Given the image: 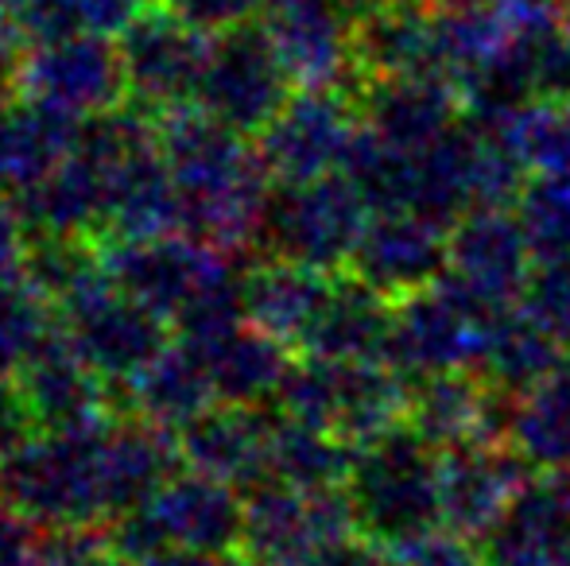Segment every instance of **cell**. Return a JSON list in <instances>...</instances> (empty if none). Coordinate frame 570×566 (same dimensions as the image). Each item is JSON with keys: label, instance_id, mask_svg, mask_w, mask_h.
Instances as JSON below:
<instances>
[{"label": "cell", "instance_id": "obj_39", "mask_svg": "<svg viewBox=\"0 0 570 566\" xmlns=\"http://www.w3.org/2000/svg\"><path fill=\"white\" fill-rule=\"evenodd\" d=\"M16 31L8 20H0V106H4V93L16 86V78H20V59L23 54H16Z\"/></svg>", "mask_w": 570, "mask_h": 566}, {"label": "cell", "instance_id": "obj_36", "mask_svg": "<svg viewBox=\"0 0 570 566\" xmlns=\"http://www.w3.org/2000/svg\"><path fill=\"white\" fill-rule=\"evenodd\" d=\"M0 566H43V539L20 508H0Z\"/></svg>", "mask_w": 570, "mask_h": 566}, {"label": "cell", "instance_id": "obj_32", "mask_svg": "<svg viewBox=\"0 0 570 566\" xmlns=\"http://www.w3.org/2000/svg\"><path fill=\"white\" fill-rule=\"evenodd\" d=\"M512 210L524 226L535 260L559 252L570 245V175H528Z\"/></svg>", "mask_w": 570, "mask_h": 566}, {"label": "cell", "instance_id": "obj_12", "mask_svg": "<svg viewBox=\"0 0 570 566\" xmlns=\"http://www.w3.org/2000/svg\"><path fill=\"white\" fill-rule=\"evenodd\" d=\"M361 129L357 93L350 90H295L287 106L261 132L264 167L276 182H307L342 171L353 137Z\"/></svg>", "mask_w": 570, "mask_h": 566}, {"label": "cell", "instance_id": "obj_44", "mask_svg": "<svg viewBox=\"0 0 570 566\" xmlns=\"http://www.w3.org/2000/svg\"><path fill=\"white\" fill-rule=\"evenodd\" d=\"M567 16H570V0H567Z\"/></svg>", "mask_w": 570, "mask_h": 566}, {"label": "cell", "instance_id": "obj_45", "mask_svg": "<svg viewBox=\"0 0 570 566\" xmlns=\"http://www.w3.org/2000/svg\"><path fill=\"white\" fill-rule=\"evenodd\" d=\"M567 113H570V101H567Z\"/></svg>", "mask_w": 570, "mask_h": 566}, {"label": "cell", "instance_id": "obj_40", "mask_svg": "<svg viewBox=\"0 0 570 566\" xmlns=\"http://www.w3.org/2000/svg\"><path fill=\"white\" fill-rule=\"evenodd\" d=\"M229 555H210V552H159V555H151V559L144 563V566H229Z\"/></svg>", "mask_w": 570, "mask_h": 566}, {"label": "cell", "instance_id": "obj_6", "mask_svg": "<svg viewBox=\"0 0 570 566\" xmlns=\"http://www.w3.org/2000/svg\"><path fill=\"white\" fill-rule=\"evenodd\" d=\"M497 315L504 310L481 307L451 276H443L439 284L396 299L384 361L412 385L439 373L481 369Z\"/></svg>", "mask_w": 570, "mask_h": 566}, {"label": "cell", "instance_id": "obj_9", "mask_svg": "<svg viewBox=\"0 0 570 566\" xmlns=\"http://www.w3.org/2000/svg\"><path fill=\"white\" fill-rule=\"evenodd\" d=\"M62 330L101 377H136L164 349L159 315L109 272H86L62 295Z\"/></svg>", "mask_w": 570, "mask_h": 566}, {"label": "cell", "instance_id": "obj_11", "mask_svg": "<svg viewBox=\"0 0 570 566\" xmlns=\"http://www.w3.org/2000/svg\"><path fill=\"white\" fill-rule=\"evenodd\" d=\"M357 528L342 489H299L264 481L245 493V539L240 552L268 566H311L326 544Z\"/></svg>", "mask_w": 570, "mask_h": 566}, {"label": "cell", "instance_id": "obj_1", "mask_svg": "<svg viewBox=\"0 0 570 566\" xmlns=\"http://www.w3.org/2000/svg\"><path fill=\"white\" fill-rule=\"evenodd\" d=\"M159 143L175 182L179 226L190 237L226 252L261 234L276 179L264 167L261 151L240 143V132L187 101L167 109Z\"/></svg>", "mask_w": 570, "mask_h": 566}, {"label": "cell", "instance_id": "obj_27", "mask_svg": "<svg viewBox=\"0 0 570 566\" xmlns=\"http://www.w3.org/2000/svg\"><path fill=\"white\" fill-rule=\"evenodd\" d=\"M567 361H570L567 341L540 315H532L520 302V307H509L504 315H497L493 330H489L481 373L509 396H520L532 385H540L543 377H551Z\"/></svg>", "mask_w": 570, "mask_h": 566}, {"label": "cell", "instance_id": "obj_30", "mask_svg": "<svg viewBox=\"0 0 570 566\" xmlns=\"http://www.w3.org/2000/svg\"><path fill=\"white\" fill-rule=\"evenodd\" d=\"M353 466V446L307 427L299 419H276L272 438V481L299 485V489H342Z\"/></svg>", "mask_w": 570, "mask_h": 566}, {"label": "cell", "instance_id": "obj_10", "mask_svg": "<svg viewBox=\"0 0 570 566\" xmlns=\"http://www.w3.org/2000/svg\"><path fill=\"white\" fill-rule=\"evenodd\" d=\"M16 90L23 93V101L51 109L75 125L101 117L128 93L120 47L90 31L28 47L20 59Z\"/></svg>", "mask_w": 570, "mask_h": 566}, {"label": "cell", "instance_id": "obj_5", "mask_svg": "<svg viewBox=\"0 0 570 566\" xmlns=\"http://www.w3.org/2000/svg\"><path fill=\"white\" fill-rule=\"evenodd\" d=\"M245 539V497L203 469L167 477L140 508L120 516V555L210 552L229 555Z\"/></svg>", "mask_w": 570, "mask_h": 566}, {"label": "cell", "instance_id": "obj_26", "mask_svg": "<svg viewBox=\"0 0 570 566\" xmlns=\"http://www.w3.org/2000/svg\"><path fill=\"white\" fill-rule=\"evenodd\" d=\"M396 302L357 276L342 272L323 322L299 357H338V361H384Z\"/></svg>", "mask_w": 570, "mask_h": 566}, {"label": "cell", "instance_id": "obj_7", "mask_svg": "<svg viewBox=\"0 0 570 566\" xmlns=\"http://www.w3.org/2000/svg\"><path fill=\"white\" fill-rule=\"evenodd\" d=\"M373 206L365 202L345 171L307 182H276L264 210V245L272 257L299 260V265L345 272L365 234Z\"/></svg>", "mask_w": 570, "mask_h": 566}, {"label": "cell", "instance_id": "obj_28", "mask_svg": "<svg viewBox=\"0 0 570 566\" xmlns=\"http://www.w3.org/2000/svg\"><path fill=\"white\" fill-rule=\"evenodd\" d=\"M509 443L535 469V477H556L570 469V361L551 377L512 396Z\"/></svg>", "mask_w": 570, "mask_h": 566}, {"label": "cell", "instance_id": "obj_31", "mask_svg": "<svg viewBox=\"0 0 570 566\" xmlns=\"http://www.w3.org/2000/svg\"><path fill=\"white\" fill-rule=\"evenodd\" d=\"M51 334L55 315L43 302V291L31 280L23 284V276L0 280V377L23 373Z\"/></svg>", "mask_w": 570, "mask_h": 566}, {"label": "cell", "instance_id": "obj_25", "mask_svg": "<svg viewBox=\"0 0 570 566\" xmlns=\"http://www.w3.org/2000/svg\"><path fill=\"white\" fill-rule=\"evenodd\" d=\"M485 566H570V505L551 477H535L481 544Z\"/></svg>", "mask_w": 570, "mask_h": 566}, {"label": "cell", "instance_id": "obj_41", "mask_svg": "<svg viewBox=\"0 0 570 566\" xmlns=\"http://www.w3.org/2000/svg\"><path fill=\"white\" fill-rule=\"evenodd\" d=\"M229 566H268V563H261V559H256V555H248V552H233L229 555Z\"/></svg>", "mask_w": 570, "mask_h": 566}, {"label": "cell", "instance_id": "obj_4", "mask_svg": "<svg viewBox=\"0 0 570 566\" xmlns=\"http://www.w3.org/2000/svg\"><path fill=\"white\" fill-rule=\"evenodd\" d=\"M353 520L384 547H400L423 532L443 528L439 508V450L412 427H396L353 450L345 477Z\"/></svg>", "mask_w": 570, "mask_h": 566}, {"label": "cell", "instance_id": "obj_22", "mask_svg": "<svg viewBox=\"0 0 570 566\" xmlns=\"http://www.w3.org/2000/svg\"><path fill=\"white\" fill-rule=\"evenodd\" d=\"M353 70L361 82L407 75H443L439 70V39L431 4H392L373 0L353 12Z\"/></svg>", "mask_w": 570, "mask_h": 566}, {"label": "cell", "instance_id": "obj_38", "mask_svg": "<svg viewBox=\"0 0 570 566\" xmlns=\"http://www.w3.org/2000/svg\"><path fill=\"white\" fill-rule=\"evenodd\" d=\"M23 210L0 198V280H16L23 276V260H28V241H23Z\"/></svg>", "mask_w": 570, "mask_h": 566}, {"label": "cell", "instance_id": "obj_19", "mask_svg": "<svg viewBox=\"0 0 570 566\" xmlns=\"http://www.w3.org/2000/svg\"><path fill=\"white\" fill-rule=\"evenodd\" d=\"M361 125L404 151H423L443 140L465 117L462 93L446 75L376 78L357 86Z\"/></svg>", "mask_w": 570, "mask_h": 566}, {"label": "cell", "instance_id": "obj_2", "mask_svg": "<svg viewBox=\"0 0 570 566\" xmlns=\"http://www.w3.org/2000/svg\"><path fill=\"white\" fill-rule=\"evenodd\" d=\"M106 427H62L43 438H23L0 458V497L36 524L86 528L109 513Z\"/></svg>", "mask_w": 570, "mask_h": 566}, {"label": "cell", "instance_id": "obj_8", "mask_svg": "<svg viewBox=\"0 0 570 566\" xmlns=\"http://www.w3.org/2000/svg\"><path fill=\"white\" fill-rule=\"evenodd\" d=\"M292 78L276 59L261 23L210 36L203 78H198L195 106L206 109L214 121L229 125L233 132H256L261 137L268 121L292 98Z\"/></svg>", "mask_w": 570, "mask_h": 566}, {"label": "cell", "instance_id": "obj_42", "mask_svg": "<svg viewBox=\"0 0 570 566\" xmlns=\"http://www.w3.org/2000/svg\"><path fill=\"white\" fill-rule=\"evenodd\" d=\"M551 481L559 485V493H563V500L570 505V469H567V474H556V477H551Z\"/></svg>", "mask_w": 570, "mask_h": 566}, {"label": "cell", "instance_id": "obj_35", "mask_svg": "<svg viewBox=\"0 0 570 566\" xmlns=\"http://www.w3.org/2000/svg\"><path fill=\"white\" fill-rule=\"evenodd\" d=\"M183 20H190L195 28L210 31H229L240 23H253V16H261L268 8V0H167Z\"/></svg>", "mask_w": 570, "mask_h": 566}, {"label": "cell", "instance_id": "obj_34", "mask_svg": "<svg viewBox=\"0 0 570 566\" xmlns=\"http://www.w3.org/2000/svg\"><path fill=\"white\" fill-rule=\"evenodd\" d=\"M392 566H485V555L473 539L435 528L428 536H415L407 544L392 547Z\"/></svg>", "mask_w": 570, "mask_h": 566}, {"label": "cell", "instance_id": "obj_14", "mask_svg": "<svg viewBox=\"0 0 570 566\" xmlns=\"http://www.w3.org/2000/svg\"><path fill=\"white\" fill-rule=\"evenodd\" d=\"M120 62H125L128 93L144 106L175 109L195 101L198 78H203L206 54H210V31L183 20L171 4L144 8L120 36Z\"/></svg>", "mask_w": 570, "mask_h": 566}, {"label": "cell", "instance_id": "obj_24", "mask_svg": "<svg viewBox=\"0 0 570 566\" xmlns=\"http://www.w3.org/2000/svg\"><path fill=\"white\" fill-rule=\"evenodd\" d=\"M20 393L47 430L86 427L101 416V373L70 346L67 334H51L43 349L23 365Z\"/></svg>", "mask_w": 570, "mask_h": 566}, {"label": "cell", "instance_id": "obj_33", "mask_svg": "<svg viewBox=\"0 0 570 566\" xmlns=\"http://www.w3.org/2000/svg\"><path fill=\"white\" fill-rule=\"evenodd\" d=\"M524 307L540 315L570 346V245L551 257H540L524 291Z\"/></svg>", "mask_w": 570, "mask_h": 566}, {"label": "cell", "instance_id": "obj_23", "mask_svg": "<svg viewBox=\"0 0 570 566\" xmlns=\"http://www.w3.org/2000/svg\"><path fill=\"white\" fill-rule=\"evenodd\" d=\"M187 346L203 357L206 377H210L218 400L226 404H261L268 396H279L295 357L284 341L264 334L248 318L210 334V338L187 341Z\"/></svg>", "mask_w": 570, "mask_h": 566}, {"label": "cell", "instance_id": "obj_21", "mask_svg": "<svg viewBox=\"0 0 570 566\" xmlns=\"http://www.w3.org/2000/svg\"><path fill=\"white\" fill-rule=\"evenodd\" d=\"M272 438L276 419L256 404H226L206 408L183 427V458L210 477H222L233 489H256L272 481Z\"/></svg>", "mask_w": 570, "mask_h": 566}, {"label": "cell", "instance_id": "obj_15", "mask_svg": "<svg viewBox=\"0 0 570 566\" xmlns=\"http://www.w3.org/2000/svg\"><path fill=\"white\" fill-rule=\"evenodd\" d=\"M261 28L299 90L357 93L350 47L353 12L345 0H268Z\"/></svg>", "mask_w": 570, "mask_h": 566}, {"label": "cell", "instance_id": "obj_20", "mask_svg": "<svg viewBox=\"0 0 570 566\" xmlns=\"http://www.w3.org/2000/svg\"><path fill=\"white\" fill-rule=\"evenodd\" d=\"M338 276L342 272H323V268L299 265V260L272 257L268 265L253 268L240 280L245 318L276 341H284L292 354H307L311 338L331 307Z\"/></svg>", "mask_w": 570, "mask_h": 566}, {"label": "cell", "instance_id": "obj_13", "mask_svg": "<svg viewBox=\"0 0 570 566\" xmlns=\"http://www.w3.org/2000/svg\"><path fill=\"white\" fill-rule=\"evenodd\" d=\"M532 481L535 469L520 458L512 443H465L439 450L443 528L485 544Z\"/></svg>", "mask_w": 570, "mask_h": 566}, {"label": "cell", "instance_id": "obj_16", "mask_svg": "<svg viewBox=\"0 0 570 566\" xmlns=\"http://www.w3.org/2000/svg\"><path fill=\"white\" fill-rule=\"evenodd\" d=\"M535 252L512 206L470 210L451 226L446 276L489 310H509L524 302Z\"/></svg>", "mask_w": 570, "mask_h": 566}, {"label": "cell", "instance_id": "obj_43", "mask_svg": "<svg viewBox=\"0 0 570 566\" xmlns=\"http://www.w3.org/2000/svg\"><path fill=\"white\" fill-rule=\"evenodd\" d=\"M392 4H428V0H392Z\"/></svg>", "mask_w": 570, "mask_h": 566}, {"label": "cell", "instance_id": "obj_29", "mask_svg": "<svg viewBox=\"0 0 570 566\" xmlns=\"http://www.w3.org/2000/svg\"><path fill=\"white\" fill-rule=\"evenodd\" d=\"M132 393L140 416L167 430H183L218 400L210 377H206L203 357L187 341H179V349H159L132 377Z\"/></svg>", "mask_w": 570, "mask_h": 566}, {"label": "cell", "instance_id": "obj_18", "mask_svg": "<svg viewBox=\"0 0 570 566\" xmlns=\"http://www.w3.org/2000/svg\"><path fill=\"white\" fill-rule=\"evenodd\" d=\"M509 416L512 396L504 388L481 369H458L415 380L404 424L435 450H451L465 443H509Z\"/></svg>", "mask_w": 570, "mask_h": 566}, {"label": "cell", "instance_id": "obj_17", "mask_svg": "<svg viewBox=\"0 0 570 566\" xmlns=\"http://www.w3.org/2000/svg\"><path fill=\"white\" fill-rule=\"evenodd\" d=\"M446 260L451 226L415 210H373L345 272L396 302L443 280Z\"/></svg>", "mask_w": 570, "mask_h": 566}, {"label": "cell", "instance_id": "obj_37", "mask_svg": "<svg viewBox=\"0 0 570 566\" xmlns=\"http://www.w3.org/2000/svg\"><path fill=\"white\" fill-rule=\"evenodd\" d=\"M311 566H392V555H389V547L376 544L373 536L353 528L334 539V544H326Z\"/></svg>", "mask_w": 570, "mask_h": 566}, {"label": "cell", "instance_id": "obj_3", "mask_svg": "<svg viewBox=\"0 0 570 566\" xmlns=\"http://www.w3.org/2000/svg\"><path fill=\"white\" fill-rule=\"evenodd\" d=\"M276 400L287 419L326 430L357 450L404 427L412 380L400 377L389 361L299 357Z\"/></svg>", "mask_w": 570, "mask_h": 566}]
</instances>
